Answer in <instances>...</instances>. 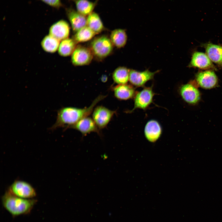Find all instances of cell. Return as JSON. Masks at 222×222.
Wrapping results in <instances>:
<instances>
[{
	"instance_id": "1",
	"label": "cell",
	"mask_w": 222,
	"mask_h": 222,
	"mask_svg": "<svg viewBox=\"0 0 222 222\" xmlns=\"http://www.w3.org/2000/svg\"><path fill=\"white\" fill-rule=\"evenodd\" d=\"M106 97L104 95H99L88 107L79 108L68 106L61 108L58 110L56 120L50 129L54 130L59 128H63L65 129L70 128L80 120L92 113L97 104Z\"/></svg>"
},
{
	"instance_id": "2",
	"label": "cell",
	"mask_w": 222,
	"mask_h": 222,
	"mask_svg": "<svg viewBox=\"0 0 222 222\" xmlns=\"http://www.w3.org/2000/svg\"><path fill=\"white\" fill-rule=\"evenodd\" d=\"M4 208L13 216L28 214L31 212L37 200L16 196L7 190L2 199Z\"/></svg>"
},
{
	"instance_id": "3",
	"label": "cell",
	"mask_w": 222,
	"mask_h": 222,
	"mask_svg": "<svg viewBox=\"0 0 222 222\" xmlns=\"http://www.w3.org/2000/svg\"><path fill=\"white\" fill-rule=\"evenodd\" d=\"M113 46L110 38L105 35H102L95 38L91 41L89 48L93 57L101 60L111 54Z\"/></svg>"
},
{
	"instance_id": "4",
	"label": "cell",
	"mask_w": 222,
	"mask_h": 222,
	"mask_svg": "<svg viewBox=\"0 0 222 222\" xmlns=\"http://www.w3.org/2000/svg\"><path fill=\"white\" fill-rule=\"evenodd\" d=\"M116 113V111L110 110L103 106H98L93 110L92 118L101 130L108 125Z\"/></svg>"
},
{
	"instance_id": "5",
	"label": "cell",
	"mask_w": 222,
	"mask_h": 222,
	"mask_svg": "<svg viewBox=\"0 0 222 222\" xmlns=\"http://www.w3.org/2000/svg\"><path fill=\"white\" fill-rule=\"evenodd\" d=\"M8 190L13 195L24 199H33L36 195L34 188L30 183L22 180L14 181Z\"/></svg>"
},
{
	"instance_id": "6",
	"label": "cell",
	"mask_w": 222,
	"mask_h": 222,
	"mask_svg": "<svg viewBox=\"0 0 222 222\" xmlns=\"http://www.w3.org/2000/svg\"><path fill=\"white\" fill-rule=\"evenodd\" d=\"M154 95L152 87H145L141 91L136 92L134 97V107L127 111V113H131L137 109H146L152 102Z\"/></svg>"
},
{
	"instance_id": "7",
	"label": "cell",
	"mask_w": 222,
	"mask_h": 222,
	"mask_svg": "<svg viewBox=\"0 0 222 222\" xmlns=\"http://www.w3.org/2000/svg\"><path fill=\"white\" fill-rule=\"evenodd\" d=\"M93 57L89 48L78 45L71 55V61L76 66L85 65L91 62Z\"/></svg>"
},
{
	"instance_id": "8",
	"label": "cell",
	"mask_w": 222,
	"mask_h": 222,
	"mask_svg": "<svg viewBox=\"0 0 222 222\" xmlns=\"http://www.w3.org/2000/svg\"><path fill=\"white\" fill-rule=\"evenodd\" d=\"M179 93L183 99L191 105L197 104L201 99V93L197 87L192 83L182 85L179 89Z\"/></svg>"
},
{
	"instance_id": "9",
	"label": "cell",
	"mask_w": 222,
	"mask_h": 222,
	"mask_svg": "<svg viewBox=\"0 0 222 222\" xmlns=\"http://www.w3.org/2000/svg\"><path fill=\"white\" fill-rule=\"evenodd\" d=\"M195 80L197 85L204 89L214 88L218 84V78L212 70L199 72L196 75Z\"/></svg>"
},
{
	"instance_id": "10",
	"label": "cell",
	"mask_w": 222,
	"mask_h": 222,
	"mask_svg": "<svg viewBox=\"0 0 222 222\" xmlns=\"http://www.w3.org/2000/svg\"><path fill=\"white\" fill-rule=\"evenodd\" d=\"M70 128L79 131L83 136L92 132L96 133L100 136H102L100 130L92 118L88 116L82 119Z\"/></svg>"
},
{
	"instance_id": "11",
	"label": "cell",
	"mask_w": 222,
	"mask_h": 222,
	"mask_svg": "<svg viewBox=\"0 0 222 222\" xmlns=\"http://www.w3.org/2000/svg\"><path fill=\"white\" fill-rule=\"evenodd\" d=\"M65 11L67 18L74 32H76L87 26V18L86 16L72 7L67 8Z\"/></svg>"
},
{
	"instance_id": "12",
	"label": "cell",
	"mask_w": 222,
	"mask_h": 222,
	"mask_svg": "<svg viewBox=\"0 0 222 222\" xmlns=\"http://www.w3.org/2000/svg\"><path fill=\"white\" fill-rule=\"evenodd\" d=\"M157 72H153L148 70L142 72L130 70L129 81L134 86H143L147 81L152 79Z\"/></svg>"
},
{
	"instance_id": "13",
	"label": "cell",
	"mask_w": 222,
	"mask_h": 222,
	"mask_svg": "<svg viewBox=\"0 0 222 222\" xmlns=\"http://www.w3.org/2000/svg\"><path fill=\"white\" fill-rule=\"evenodd\" d=\"M70 27L65 20L61 19L53 24L49 29V35L60 41L68 38Z\"/></svg>"
},
{
	"instance_id": "14",
	"label": "cell",
	"mask_w": 222,
	"mask_h": 222,
	"mask_svg": "<svg viewBox=\"0 0 222 222\" xmlns=\"http://www.w3.org/2000/svg\"><path fill=\"white\" fill-rule=\"evenodd\" d=\"M189 66L201 69H215L212 61L207 54L198 51L193 54Z\"/></svg>"
},
{
	"instance_id": "15",
	"label": "cell",
	"mask_w": 222,
	"mask_h": 222,
	"mask_svg": "<svg viewBox=\"0 0 222 222\" xmlns=\"http://www.w3.org/2000/svg\"><path fill=\"white\" fill-rule=\"evenodd\" d=\"M112 90L115 97L120 100H126L134 98L136 92L132 85L127 84H117L113 87Z\"/></svg>"
},
{
	"instance_id": "16",
	"label": "cell",
	"mask_w": 222,
	"mask_h": 222,
	"mask_svg": "<svg viewBox=\"0 0 222 222\" xmlns=\"http://www.w3.org/2000/svg\"><path fill=\"white\" fill-rule=\"evenodd\" d=\"M162 128L156 121L152 120L149 121L146 125L144 134L146 139L149 141L154 142L160 137L162 133Z\"/></svg>"
},
{
	"instance_id": "17",
	"label": "cell",
	"mask_w": 222,
	"mask_h": 222,
	"mask_svg": "<svg viewBox=\"0 0 222 222\" xmlns=\"http://www.w3.org/2000/svg\"><path fill=\"white\" fill-rule=\"evenodd\" d=\"M207 55L212 61L222 67V47L212 43L204 46Z\"/></svg>"
},
{
	"instance_id": "18",
	"label": "cell",
	"mask_w": 222,
	"mask_h": 222,
	"mask_svg": "<svg viewBox=\"0 0 222 222\" xmlns=\"http://www.w3.org/2000/svg\"><path fill=\"white\" fill-rule=\"evenodd\" d=\"M109 38L113 46L120 48L125 45L127 36L125 30L119 28L111 31Z\"/></svg>"
},
{
	"instance_id": "19",
	"label": "cell",
	"mask_w": 222,
	"mask_h": 222,
	"mask_svg": "<svg viewBox=\"0 0 222 222\" xmlns=\"http://www.w3.org/2000/svg\"><path fill=\"white\" fill-rule=\"evenodd\" d=\"M87 26L96 34L101 32L104 29V26L99 15L93 12L87 18Z\"/></svg>"
},
{
	"instance_id": "20",
	"label": "cell",
	"mask_w": 222,
	"mask_h": 222,
	"mask_svg": "<svg viewBox=\"0 0 222 222\" xmlns=\"http://www.w3.org/2000/svg\"><path fill=\"white\" fill-rule=\"evenodd\" d=\"M77 43L73 38H68L61 40L58 50L59 54L63 57L70 56L76 47Z\"/></svg>"
},
{
	"instance_id": "21",
	"label": "cell",
	"mask_w": 222,
	"mask_h": 222,
	"mask_svg": "<svg viewBox=\"0 0 222 222\" xmlns=\"http://www.w3.org/2000/svg\"><path fill=\"white\" fill-rule=\"evenodd\" d=\"M76 7V10L80 14L86 16L93 12L97 4L98 0L94 2L89 0H73Z\"/></svg>"
},
{
	"instance_id": "22",
	"label": "cell",
	"mask_w": 222,
	"mask_h": 222,
	"mask_svg": "<svg viewBox=\"0 0 222 222\" xmlns=\"http://www.w3.org/2000/svg\"><path fill=\"white\" fill-rule=\"evenodd\" d=\"M60 41L58 39L49 35L44 37L41 41V44L43 49L45 51L53 53L58 50Z\"/></svg>"
},
{
	"instance_id": "23",
	"label": "cell",
	"mask_w": 222,
	"mask_h": 222,
	"mask_svg": "<svg viewBox=\"0 0 222 222\" xmlns=\"http://www.w3.org/2000/svg\"><path fill=\"white\" fill-rule=\"evenodd\" d=\"M130 70L124 67L116 68L112 74L113 81L117 84H127L129 81Z\"/></svg>"
},
{
	"instance_id": "24",
	"label": "cell",
	"mask_w": 222,
	"mask_h": 222,
	"mask_svg": "<svg viewBox=\"0 0 222 222\" xmlns=\"http://www.w3.org/2000/svg\"><path fill=\"white\" fill-rule=\"evenodd\" d=\"M96 35L91 29L86 26L76 32L73 38L77 43L84 42L92 39Z\"/></svg>"
},
{
	"instance_id": "25",
	"label": "cell",
	"mask_w": 222,
	"mask_h": 222,
	"mask_svg": "<svg viewBox=\"0 0 222 222\" xmlns=\"http://www.w3.org/2000/svg\"><path fill=\"white\" fill-rule=\"evenodd\" d=\"M47 5L56 9H59L63 5L60 0H40Z\"/></svg>"
}]
</instances>
